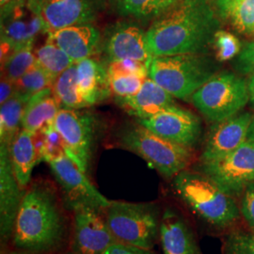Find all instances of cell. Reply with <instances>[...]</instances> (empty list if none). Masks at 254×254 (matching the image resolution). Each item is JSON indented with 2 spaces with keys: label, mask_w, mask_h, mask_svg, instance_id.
Wrapping results in <instances>:
<instances>
[{
  "label": "cell",
  "mask_w": 254,
  "mask_h": 254,
  "mask_svg": "<svg viewBox=\"0 0 254 254\" xmlns=\"http://www.w3.org/2000/svg\"><path fill=\"white\" fill-rule=\"evenodd\" d=\"M70 215L54 184L43 179L30 183L16 217L12 245L34 254H64L72 237Z\"/></svg>",
  "instance_id": "cell-1"
},
{
  "label": "cell",
  "mask_w": 254,
  "mask_h": 254,
  "mask_svg": "<svg viewBox=\"0 0 254 254\" xmlns=\"http://www.w3.org/2000/svg\"><path fill=\"white\" fill-rule=\"evenodd\" d=\"M220 29L213 0H180L151 23L148 48L153 57L206 54Z\"/></svg>",
  "instance_id": "cell-2"
},
{
  "label": "cell",
  "mask_w": 254,
  "mask_h": 254,
  "mask_svg": "<svg viewBox=\"0 0 254 254\" xmlns=\"http://www.w3.org/2000/svg\"><path fill=\"white\" fill-rule=\"evenodd\" d=\"M178 199L206 226L226 230L241 217L236 198L198 170L187 169L173 179Z\"/></svg>",
  "instance_id": "cell-3"
},
{
  "label": "cell",
  "mask_w": 254,
  "mask_h": 254,
  "mask_svg": "<svg viewBox=\"0 0 254 254\" xmlns=\"http://www.w3.org/2000/svg\"><path fill=\"white\" fill-rule=\"evenodd\" d=\"M218 65L206 54L153 57L148 77L174 98L191 100L193 94L217 73Z\"/></svg>",
  "instance_id": "cell-4"
},
{
  "label": "cell",
  "mask_w": 254,
  "mask_h": 254,
  "mask_svg": "<svg viewBox=\"0 0 254 254\" xmlns=\"http://www.w3.org/2000/svg\"><path fill=\"white\" fill-rule=\"evenodd\" d=\"M116 141L121 148L144 159L166 179H173L189 169L194 159V150L167 140L137 122L121 129Z\"/></svg>",
  "instance_id": "cell-5"
},
{
  "label": "cell",
  "mask_w": 254,
  "mask_h": 254,
  "mask_svg": "<svg viewBox=\"0 0 254 254\" xmlns=\"http://www.w3.org/2000/svg\"><path fill=\"white\" fill-rule=\"evenodd\" d=\"M105 212L116 242L153 250L159 241L162 212L156 202L110 200Z\"/></svg>",
  "instance_id": "cell-6"
},
{
  "label": "cell",
  "mask_w": 254,
  "mask_h": 254,
  "mask_svg": "<svg viewBox=\"0 0 254 254\" xmlns=\"http://www.w3.org/2000/svg\"><path fill=\"white\" fill-rule=\"evenodd\" d=\"M191 101L204 118L218 124L236 116L251 102L249 84L236 73H217L193 94Z\"/></svg>",
  "instance_id": "cell-7"
},
{
  "label": "cell",
  "mask_w": 254,
  "mask_h": 254,
  "mask_svg": "<svg viewBox=\"0 0 254 254\" xmlns=\"http://www.w3.org/2000/svg\"><path fill=\"white\" fill-rule=\"evenodd\" d=\"M54 127L63 136L68 154L88 174L98 140V120L86 109L62 108Z\"/></svg>",
  "instance_id": "cell-8"
},
{
  "label": "cell",
  "mask_w": 254,
  "mask_h": 254,
  "mask_svg": "<svg viewBox=\"0 0 254 254\" xmlns=\"http://www.w3.org/2000/svg\"><path fill=\"white\" fill-rule=\"evenodd\" d=\"M196 170L208 176L233 197L242 195L254 183V140L243 144L226 156L208 163H199Z\"/></svg>",
  "instance_id": "cell-9"
},
{
  "label": "cell",
  "mask_w": 254,
  "mask_h": 254,
  "mask_svg": "<svg viewBox=\"0 0 254 254\" xmlns=\"http://www.w3.org/2000/svg\"><path fill=\"white\" fill-rule=\"evenodd\" d=\"M48 164L60 186L64 204L70 212L82 205L108 208L110 200L94 187L88 174L69 154H64Z\"/></svg>",
  "instance_id": "cell-10"
},
{
  "label": "cell",
  "mask_w": 254,
  "mask_h": 254,
  "mask_svg": "<svg viewBox=\"0 0 254 254\" xmlns=\"http://www.w3.org/2000/svg\"><path fill=\"white\" fill-rule=\"evenodd\" d=\"M106 210L89 205L71 212L72 237L69 250L74 254H105L116 241L109 230Z\"/></svg>",
  "instance_id": "cell-11"
},
{
  "label": "cell",
  "mask_w": 254,
  "mask_h": 254,
  "mask_svg": "<svg viewBox=\"0 0 254 254\" xmlns=\"http://www.w3.org/2000/svg\"><path fill=\"white\" fill-rule=\"evenodd\" d=\"M101 50L109 63L134 60L149 65L153 56L147 43V30L135 21H120L109 26L102 37Z\"/></svg>",
  "instance_id": "cell-12"
},
{
  "label": "cell",
  "mask_w": 254,
  "mask_h": 254,
  "mask_svg": "<svg viewBox=\"0 0 254 254\" xmlns=\"http://www.w3.org/2000/svg\"><path fill=\"white\" fill-rule=\"evenodd\" d=\"M136 122L165 139L192 150L200 143L202 136L200 119L176 105L151 118Z\"/></svg>",
  "instance_id": "cell-13"
},
{
  "label": "cell",
  "mask_w": 254,
  "mask_h": 254,
  "mask_svg": "<svg viewBox=\"0 0 254 254\" xmlns=\"http://www.w3.org/2000/svg\"><path fill=\"white\" fill-rule=\"evenodd\" d=\"M43 20L46 33L75 25L92 24L98 15L96 0H27Z\"/></svg>",
  "instance_id": "cell-14"
},
{
  "label": "cell",
  "mask_w": 254,
  "mask_h": 254,
  "mask_svg": "<svg viewBox=\"0 0 254 254\" xmlns=\"http://www.w3.org/2000/svg\"><path fill=\"white\" fill-rule=\"evenodd\" d=\"M253 114L244 112L213 124L204 140L199 163L218 160L235 151L248 139Z\"/></svg>",
  "instance_id": "cell-15"
},
{
  "label": "cell",
  "mask_w": 254,
  "mask_h": 254,
  "mask_svg": "<svg viewBox=\"0 0 254 254\" xmlns=\"http://www.w3.org/2000/svg\"><path fill=\"white\" fill-rule=\"evenodd\" d=\"M9 146L0 144V238L2 246L11 241L13 229L26 189L15 177Z\"/></svg>",
  "instance_id": "cell-16"
},
{
  "label": "cell",
  "mask_w": 254,
  "mask_h": 254,
  "mask_svg": "<svg viewBox=\"0 0 254 254\" xmlns=\"http://www.w3.org/2000/svg\"><path fill=\"white\" fill-rule=\"evenodd\" d=\"M159 241L164 254H202L188 219L173 206L162 211Z\"/></svg>",
  "instance_id": "cell-17"
},
{
  "label": "cell",
  "mask_w": 254,
  "mask_h": 254,
  "mask_svg": "<svg viewBox=\"0 0 254 254\" xmlns=\"http://www.w3.org/2000/svg\"><path fill=\"white\" fill-rule=\"evenodd\" d=\"M47 35V40L59 46L74 64L91 58L101 50L102 35L92 24L64 27Z\"/></svg>",
  "instance_id": "cell-18"
},
{
  "label": "cell",
  "mask_w": 254,
  "mask_h": 254,
  "mask_svg": "<svg viewBox=\"0 0 254 254\" xmlns=\"http://www.w3.org/2000/svg\"><path fill=\"white\" fill-rule=\"evenodd\" d=\"M116 102L137 120L151 118L176 105L173 95L149 77L134 96L116 97Z\"/></svg>",
  "instance_id": "cell-19"
},
{
  "label": "cell",
  "mask_w": 254,
  "mask_h": 254,
  "mask_svg": "<svg viewBox=\"0 0 254 254\" xmlns=\"http://www.w3.org/2000/svg\"><path fill=\"white\" fill-rule=\"evenodd\" d=\"M41 33H46L43 20L26 3L1 18V40L16 48L34 43Z\"/></svg>",
  "instance_id": "cell-20"
},
{
  "label": "cell",
  "mask_w": 254,
  "mask_h": 254,
  "mask_svg": "<svg viewBox=\"0 0 254 254\" xmlns=\"http://www.w3.org/2000/svg\"><path fill=\"white\" fill-rule=\"evenodd\" d=\"M75 64L79 93L88 107L108 99L112 93L107 66L92 58Z\"/></svg>",
  "instance_id": "cell-21"
},
{
  "label": "cell",
  "mask_w": 254,
  "mask_h": 254,
  "mask_svg": "<svg viewBox=\"0 0 254 254\" xmlns=\"http://www.w3.org/2000/svg\"><path fill=\"white\" fill-rule=\"evenodd\" d=\"M61 109L52 88L38 92L27 100L22 119V129L34 134L53 126Z\"/></svg>",
  "instance_id": "cell-22"
},
{
  "label": "cell",
  "mask_w": 254,
  "mask_h": 254,
  "mask_svg": "<svg viewBox=\"0 0 254 254\" xmlns=\"http://www.w3.org/2000/svg\"><path fill=\"white\" fill-rule=\"evenodd\" d=\"M9 151L13 172L19 185L23 189H27L30 184L32 170L39 163L33 134L21 129L10 143Z\"/></svg>",
  "instance_id": "cell-23"
},
{
  "label": "cell",
  "mask_w": 254,
  "mask_h": 254,
  "mask_svg": "<svg viewBox=\"0 0 254 254\" xmlns=\"http://www.w3.org/2000/svg\"><path fill=\"white\" fill-rule=\"evenodd\" d=\"M220 20L237 33L254 37V0H213Z\"/></svg>",
  "instance_id": "cell-24"
},
{
  "label": "cell",
  "mask_w": 254,
  "mask_h": 254,
  "mask_svg": "<svg viewBox=\"0 0 254 254\" xmlns=\"http://www.w3.org/2000/svg\"><path fill=\"white\" fill-rule=\"evenodd\" d=\"M180 0H115L121 15L139 22H153L173 8Z\"/></svg>",
  "instance_id": "cell-25"
},
{
  "label": "cell",
  "mask_w": 254,
  "mask_h": 254,
  "mask_svg": "<svg viewBox=\"0 0 254 254\" xmlns=\"http://www.w3.org/2000/svg\"><path fill=\"white\" fill-rule=\"evenodd\" d=\"M28 98L16 92L0 109V144L10 145L22 129V119Z\"/></svg>",
  "instance_id": "cell-26"
},
{
  "label": "cell",
  "mask_w": 254,
  "mask_h": 254,
  "mask_svg": "<svg viewBox=\"0 0 254 254\" xmlns=\"http://www.w3.org/2000/svg\"><path fill=\"white\" fill-rule=\"evenodd\" d=\"M53 93L62 108L66 109H87V103L83 100L78 86L76 64L69 67L55 79Z\"/></svg>",
  "instance_id": "cell-27"
},
{
  "label": "cell",
  "mask_w": 254,
  "mask_h": 254,
  "mask_svg": "<svg viewBox=\"0 0 254 254\" xmlns=\"http://www.w3.org/2000/svg\"><path fill=\"white\" fill-rule=\"evenodd\" d=\"M35 55L37 65L54 79L74 64L68 55L48 40L37 49Z\"/></svg>",
  "instance_id": "cell-28"
},
{
  "label": "cell",
  "mask_w": 254,
  "mask_h": 254,
  "mask_svg": "<svg viewBox=\"0 0 254 254\" xmlns=\"http://www.w3.org/2000/svg\"><path fill=\"white\" fill-rule=\"evenodd\" d=\"M33 138L39 162L44 160L48 163L64 154H68L64 138L55 128L54 125L34 133Z\"/></svg>",
  "instance_id": "cell-29"
},
{
  "label": "cell",
  "mask_w": 254,
  "mask_h": 254,
  "mask_svg": "<svg viewBox=\"0 0 254 254\" xmlns=\"http://www.w3.org/2000/svg\"><path fill=\"white\" fill-rule=\"evenodd\" d=\"M34 66H36V55L33 50V43H31L19 47L1 64V76L16 82Z\"/></svg>",
  "instance_id": "cell-30"
},
{
  "label": "cell",
  "mask_w": 254,
  "mask_h": 254,
  "mask_svg": "<svg viewBox=\"0 0 254 254\" xmlns=\"http://www.w3.org/2000/svg\"><path fill=\"white\" fill-rule=\"evenodd\" d=\"M55 79L36 64L15 82L16 92L30 98L38 92L53 87Z\"/></svg>",
  "instance_id": "cell-31"
},
{
  "label": "cell",
  "mask_w": 254,
  "mask_h": 254,
  "mask_svg": "<svg viewBox=\"0 0 254 254\" xmlns=\"http://www.w3.org/2000/svg\"><path fill=\"white\" fill-rule=\"evenodd\" d=\"M223 254H254V233L253 231H233L225 237Z\"/></svg>",
  "instance_id": "cell-32"
},
{
  "label": "cell",
  "mask_w": 254,
  "mask_h": 254,
  "mask_svg": "<svg viewBox=\"0 0 254 254\" xmlns=\"http://www.w3.org/2000/svg\"><path fill=\"white\" fill-rule=\"evenodd\" d=\"M109 78L111 93L116 97L126 98L136 94L148 77L139 75H109Z\"/></svg>",
  "instance_id": "cell-33"
},
{
  "label": "cell",
  "mask_w": 254,
  "mask_h": 254,
  "mask_svg": "<svg viewBox=\"0 0 254 254\" xmlns=\"http://www.w3.org/2000/svg\"><path fill=\"white\" fill-rule=\"evenodd\" d=\"M213 46L217 49V58L221 62H226L236 58L241 51V46L235 35L224 30H218Z\"/></svg>",
  "instance_id": "cell-34"
},
{
  "label": "cell",
  "mask_w": 254,
  "mask_h": 254,
  "mask_svg": "<svg viewBox=\"0 0 254 254\" xmlns=\"http://www.w3.org/2000/svg\"><path fill=\"white\" fill-rule=\"evenodd\" d=\"M109 75H139L148 77V64L134 60H123L109 63Z\"/></svg>",
  "instance_id": "cell-35"
},
{
  "label": "cell",
  "mask_w": 254,
  "mask_h": 254,
  "mask_svg": "<svg viewBox=\"0 0 254 254\" xmlns=\"http://www.w3.org/2000/svg\"><path fill=\"white\" fill-rule=\"evenodd\" d=\"M239 208L241 217L254 233V183L251 184L240 196Z\"/></svg>",
  "instance_id": "cell-36"
},
{
  "label": "cell",
  "mask_w": 254,
  "mask_h": 254,
  "mask_svg": "<svg viewBox=\"0 0 254 254\" xmlns=\"http://www.w3.org/2000/svg\"><path fill=\"white\" fill-rule=\"evenodd\" d=\"M236 70L244 74L254 73V41L248 43L242 47L240 53L236 57Z\"/></svg>",
  "instance_id": "cell-37"
},
{
  "label": "cell",
  "mask_w": 254,
  "mask_h": 254,
  "mask_svg": "<svg viewBox=\"0 0 254 254\" xmlns=\"http://www.w3.org/2000/svg\"><path fill=\"white\" fill-rule=\"evenodd\" d=\"M105 254H157L153 250L138 248L135 246L126 245L115 242L110 246Z\"/></svg>",
  "instance_id": "cell-38"
},
{
  "label": "cell",
  "mask_w": 254,
  "mask_h": 254,
  "mask_svg": "<svg viewBox=\"0 0 254 254\" xmlns=\"http://www.w3.org/2000/svg\"><path fill=\"white\" fill-rule=\"evenodd\" d=\"M16 93L15 82L1 76L0 83V104H4Z\"/></svg>",
  "instance_id": "cell-39"
},
{
  "label": "cell",
  "mask_w": 254,
  "mask_h": 254,
  "mask_svg": "<svg viewBox=\"0 0 254 254\" xmlns=\"http://www.w3.org/2000/svg\"><path fill=\"white\" fill-rule=\"evenodd\" d=\"M27 0H0V16L5 17L12 10L27 3Z\"/></svg>",
  "instance_id": "cell-40"
},
{
  "label": "cell",
  "mask_w": 254,
  "mask_h": 254,
  "mask_svg": "<svg viewBox=\"0 0 254 254\" xmlns=\"http://www.w3.org/2000/svg\"><path fill=\"white\" fill-rule=\"evenodd\" d=\"M249 84V91H250V96H251V102L254 106V73L251 74L250 80L248 82Z\"/></svg>",
  "instance_id": "cell-41"
},
{
  "label": "cell",
  "mask_w": 254,
  "mask_h": 254,
  "mask_svg": "<svg viewBox=\"0 0 254 254\" xmlns=\"http://www.w3.org/2000/svg\"><path fill=\"white\" fill-rule=\"evenodd\" d=\"M1 254H34V253H30V252H26V251H22V250H17L14 249L12 251H9V252H4Z\"/></svg>",
  "instance_id": "cell-42"
},
{
  "label": "cell",
  "mask_w": 254,
  "mask_h": 254,
  "mask_svg": "<svg viewBox=\"0 0 254 254\" xmlns=\"http://www.w3.org/2000/svg\"><path fill=\"white\" fill-rule=\"evenodd\" d=\"M248 139L254 140V114H253V121H252V125H251V127H250Z\"/></svg>",
  "instance_id": "cell-43"
},
{
  "label": "cell",
  "mask_w": 254,
  "mask_h": 254,
  "mask_svg": "<svg viewBox=\"0 0 254 254\" xmlns=\"http://www.w3.org/2000/svg\"><path fill=\"white\" fill-rule=\"evenodd\" d=\"M73 254V252H72V251H70V250H68V251H67V252H65V253H64V254Z\"/></svg>",
  "instance_id": "cell-44"
}]
</instances>
